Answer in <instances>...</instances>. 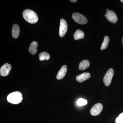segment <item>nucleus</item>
<instances>
[{
  "label": "nucleus",
  "mask_w": 123,
  "mask_h": 123,
  "mask_svg": "<svg viewBox=\"0 0 123 123\" xmlns=\"http://www.w3.org/2000/svg\"><path fill=\"white\" fill-rule=\"evenodd\" d=\"M23 16L27 22L31 24H35L38 20L37 14L34 11L29 9L25 10L23 11Z\"/></svg>",
  "instance_id": "nucleus-1"
},
{
  "label": "nucleus",
  "mask_w": 123,
  "mask_h": 123,
  "mask_svg": "<svg viewBox=\"0 0 123 123\" xmlns=\"http://www.w3.org/2000/svg\"><path fill=\"white\" fill-rule=\"evenodd\" d=\"M23 99L22 94L19 91L11 93L9 94L7 97L8 102L15 104L20 103L22 101Z\"/></svg>",
  "instance_id": "nucleus-2"
},
{
  "label": "nucleus",
  "mask_w": 123,
  "mask_h": 123,
  "mask_svg": "<svg viewBox=\"0 0 123 123\" xmlns=\"http://www.w3.org/2000/svg\"><path fill=\"white\" fill-rule=\"evenodd\" d=\"M72 18L76 22L79 24H86L88 22L86 18L84 15L79 13H74L73 14Z\"/></svg>",
  "instance_id": "nucleus-3"
},
{
  "label": "nucleus",
  "mask_w": 123,
  "mask_h": 123,
  "mask_svg": "<svg viewBox=\"0 0 123 123\" xmlns=\"http://www.w3.org/2000/svg\"><path fill=\"white\" fill-rule=\"evenodd\" d=\"M114 75V70L113 69H109L104 77L103 81L106 86H107L110 85Z\"/></svg>",
  "instance_id": "nucleus-4"
},
{
  "label": "nucleus",
  "mask_w": 123,
  "mask_h": 123,
  "mask_svg": "<svg viewBox=\"0 0 123 123\" xmlns=\"http://www.w3.org/2000/svg\"><path fill=\"white\" fill-rule=\"evenodd\" d=\"M68 30V24L66 20L63 18H61L60 21L59 28V36L62 37L65 35Z\"/></svg>",
  "instance_id": "nucleus-5"
},
{
  "label": "nucleus",
  "mask_w": 123,
  "mask_h": 123,
  "mask_svg": "<svg viewBox=\"0 0 123 123\" xmlns=\"http://www.w3.org/2000/svg\"><path fill=\"white\" fill-rule=\"evenodd\" d=\"M103 108V106L102 104H96L91 108L90 110L91 115L93 116H96L100 114Z\"/></svg>",
  "instance_id": "nucleus-6"
},
{
  "label": "nucleus",
  "mask_w": 123,
  "mask_h": 123,
  "mask_svg": "<svg viewBox=\"0 0 123 123\" xmlns=\"http://www.w3.org/2000/svg\"><path fill=\"white\" fill-rule=\"evenodd\" d=\"M12 66L8 63H6L1 67L0 69V74L2 76H6L9 74Z\"/></svg>",
  "instance_id": "nucleus-7"
},
{
  "label": "nucleus",
  "mask_w": 123,
  "mask_h": 123,
  "mask_svg": "<svg viewBox=\"0 0 123 123\" xmlns=\"http://www.w3.org/2000/svg\"><path fill=\"white\" fill-rule=\"evenodd\" d=\"M106 18L109 21L115 23L118 21V17L115 12L111 10H108L106 13Z\"/></svg>",
  "instance_id": "nucleus-8"
},
{
  "label": "nucleus",
  "mask_w": 123,
  "mask_h": 123,
  "mask_svg": "<svg viewBox=\"0 0 123 123\" xmlns=\"http://www.w3.org/2000/svg\"><path fill=\"white\" fill-rule=\"evenodd\" d=\"M90 76V74L89 73H84L80 75L77 76L76 77V79L78 82L81 83V82H83L87 79H89Z\"/></svg>",
  "instance_id": "nucleus-9"
},
{
  "label": "nucleus",
  "mask_w": 123,
  "mask_h": 123,
  "mask_svg": "<svg viewBox=\"0 0 123 123\" xmlns=\"http://www.w3.org/2000/svg\"><path fill=\"white\" fill-rule=\"evenodd\" d=\"M68 71V68L66 65L62 66L57 73L56 78L58 80H61L65 76Z\"/></svg>",
  "instance_id": "nucleus-10"
},
{
  "label": "nucleus",
  "mask_w": 123,
  "mask_h": 123,
  "mask_svg": "<svg viewBox=\"0 0 123 123\" xmlns=\"http://www.w3.org/2000/svg\"><path fill=\"white\" fill-rule=\"evenodd\" d=\"M12 36L14 38L17 39L19 36L20 33V27L17 24H14L12 28Z\"/></svg>",
  "instance_id": "nucleus-11"
},
{
  "label": "nucleus",
  "mask_w": 123,
  "mask_h": 123,
  "mask_svg": "<svg viewBox=\"0 0 123 123\" xmlns=\"http://www.w3.org/2000/svg\"><path fill=\"white\" fill-rule=\"evenodd\" d=\"M38 46V43L37 42L34 41L31 43L29 48V52L31 55H35L37 51V48Z\"/></svg>",
  "instance_id": "nucleus-12"
},
{
  "label": "nucleus",
  "mask_w": 123,
  "mask_h": 123,
  "mask_svg": "<svg viewBox=\"0 0 123 123\" xmlns=\"http://www.w3.org/2000/svg\"><path fill=\"white\" fill-rule=\"evenodd\" d=\"M90 63L89 61L87 60H85L82 61L80 63L79 66V68L80 70H85L88 67H89Z\"/></svg>",
  "instance_id": "nucleus-13"
},
{
  "label": "nucleus",
  "mask_w": 123,
  "mask_h": 123,
  "mask_svg": "<svg viewBox=\"0 0 123 123\" xmlns=\"http://www.w3.org/2000/svg\"><path fill=\"white\" fill-rule=\"evenodd\" d=\"M85 36V34L82 31L80 30H77L74 35V38L76 40L82 39Z\"/></svg>",
  "instance_id": "nucleus-14"
},
{
  "label": "nucleus",
  "mask_w": 123,
  "mask_h": 123,
  "mask_svg": "<svg viewBox=\"0 0 123 123\" xmlns=\"http://www.w3.org/2000/svg\"><path fill=\"white\" fill-rule=\"evenodd\" d=\"M50 55L47 52H43L40 53L39 55V60L41 61L47 60H48L50 59Z\"/></svg>",
  "instance_id": "nucleus-15"
},
{
  "label": "nucleus",
  "mask_w": 123,
  "mask_h": 123,
  "mask_svg": "<svg viewBox=\"0 0 123 123\" xmlns=\"http://www.w3.org/2000/svg\"><path fill=\"white\" fill-rule=\"evenodd\" d=\"M110 38L108 36H105L104 37V41L102 44L101 45V50H104L107 48L109 42H110Z\"/></svg>",
  "instance_id": "nucleus-16"
},
{
  "label": "nucleus",
  "mask_w": 123,
  "mask_h": 123,
  "mask_svg": "<svg viewBox=\"0 0 123 123\" xmlns=\"http://www.w3.org/2000/svg\"><path fill=\"white\" fill-rule=\"evenodd\" d=\"M87 101L86 99L83 98H80L78 99L77 101V104L79 106H82L85 105L87 104Z\"/></svg>",
  "instance_id": "nucleus-17"
},
{
  "label": "nucleus",
  "mask_w": 123,
  "mask_h": 123,
  "mask_svg": "<svg viewBox=\"0 0 123 123\" xmlns=\"http://www.w3.org/2000/svg\"><path fill=\"white\" fill-rule=\"evenodd\" d=\"M115 122L116 123H123V112L116 118Z\"/></svg>",
  "instance_id": "nucleus-18"
},
{
  "label": "nucleus",
  "mask_w": 123,
  "mask_h": 123,
  "mask_svg": "<svg viewBox=\"0 0 123 123\" xmlns=\"http://www.w3.org/2000/svg\"><path fill=\"white\" fill-rule=\"evenodd\" d=\"M70 1L71 2H73V3H75V2H76L77 1V0H70Z\"/></svg>",
  "instance_id": "nucleus-19"
},
{
  "label": "nucleus",
  "mask_w": 123,
  "mask_h": 123,
  "mask_svg": "<svg viewBox=\"0 0 123 123\" xmlns=\"http://www.w3.org/2000/svg\"><path fill=\"white\" fill-rule=\"evenodd\" d=\"M122 44H123V39H122Z\"/></svg>",
  "instance_id": "nucleus-20"
},
{
  "label": "nucleus",
  "mask_w": 123,
  "mask_h": 123,
  "mask_svg": "<svg viewBox=\"0 0 123 123\" xmlns=\"http://www.w3.org/2000/svg\"><path fill=\"white\" fill-rule=\"evenodd\" d=\"M120 1H121V2H123V0H120Z\"/></svg>",
  "instance_id": "nucleus-21"
},
{
  "label": "nucleus",
  "mask_w": 123,
  "mask_h": 123,
  "mask_svg": "<svg viewBox=\"0 0 123 123\" xmlns=\"http://www.w3.org/2000/svg\"><path fill=\"white\" fill-rule=\"evenodd\" d=\"M106 10H107V11H108V10H108V9H106Z\"/></svg>",
  "instance_id": "nucleus-22"
},
{
  "label": "nucleus",
  "mask_w": 123,
  "mask_h": 123,
  "mask_svg": "<svg viewBox=\"0 0 123 123\" xmlns=\"http://www.w3.org/2000/svg\"><path fill=\"white\" fill-rule=\"evenodd\" d=\"M104 17H106V15H104Z\"/></svg>",
  "instance_id": "nucleus-23"
}]
</instances>
